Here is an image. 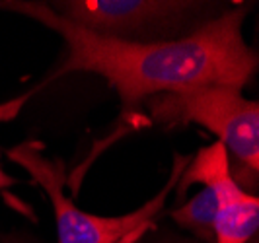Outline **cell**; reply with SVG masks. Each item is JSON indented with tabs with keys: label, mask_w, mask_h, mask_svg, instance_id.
<instances>
[{
	"label": "cell",
	"mask_w": 259,
	"mask_h": 243,
	"mask_svg": "<svg viewBox=\"0 0 259 243\" xmlns=\"http://www.w3.org/2000/svg\"><path fill=\"white\" fill-rule=\"evenodd\" d=\"M0 10L22 14L59 33L66 57L22 98L0 105V121L18 115L41 88L68 74L88 72L102 76L117 91L125 113H137L143 102L164 93L232 86L242 88L259 68V55L244 39L247 6H234L210 18L193 33L171 41H121L92 33L55 12L49 2H0Z\"/></svg>",
	"instance_id": "6da1fadb"
},
{
	"label": "cell",
	"mask_w": 259,
	"mask_h": 243,
	"mask_svg": "<svg viewBox=\"0 0 259 243\" xmlns=\"http://www.w3.org/2000/svg\"><path fill=\"white\" fill-rule=\"evenodd\" d=\"M43 144L35 140L22 142L8 150V158L26 169L31 179L49 197L57 226V243H135L154 226V220L164 210L169 192L178 187L183 169L191 156H174L168 183L144 203L141 208L121 216H98L78 208L65 192L66 173L61 160L43 154Z\"/></svg>",
	"instance_id": "7a4b0ae2"
},
{
	"label": "cell",
	"mask_w": 259,
	"mask_h": 243,
	"mask_svg": "<svg viewBox=\"0 0 259 243\" xmlns=\"http://www.w3.org/2000/svg\"><path fill=\"white\" fill-rule=\"evenodd\" d=\"M148 111L154 121L168 127L207 128L226 152L259 175V102L247 100L242 88L207 86L164 93L148 100Z\"/></svg>",
	"instance_id": "3957f363"
},
{
	"label": "cell",
	"mask_w": 259,
	"mask_h": 243,
	"mask_svg": "<svg viewBox=\"0 0 259 243\" xmlns=\"http://www.w3.org/2000/svg\"><path fill=\"white\" fill-rule=\"evenodd\" d=\"M208 6L187 0H61L51 4L59 16L92 33L137 43L189 35L185 27L199 29L195 20Z\"/></svg>",
	"instance_id": "277c9868"
},
{
	"label": "cell",
	"mask_w": 259,
	"mask_h": 243,
	"mask_svg": "<svg viewBox=\"0 0 259 243\" xmlns=\"http://www.w3.org/2000/svg\"><path fill=\"white\" fill-rule=\"evenodd\" d=\"M193 185L210 187L217 195V222L212 243H247L259 230V195L240 187L221 142L199 150L178 181L180 195Z\"/></svg>",
	"instance_id": "5b68a950"
},
{
	"label": "cell",
	"mask_w": 259,
	"mask_h": 243,
	"mask_svg": "<svg viewBox=\"0 0 259 243\" xmlns=\"http://www.w3.org/2000/svg\"><path fill=\"white\" fill-rule=\"evenodd\" d=\"M169 218L183 230L203 243L214 241V222H217V195L210 187L201 185V191L169 212Z\"/></svg>",
	"instance_id": "8992f818"
},
{
	"label": "cell",
	"mask_w": 259,
	"mask_h": 243,
	"mask_svg": "<svg viewBox=\"0 0 259 243\" xmlns=\"http://www.w3.org/2000/svg\"><path fill=\"white\" fill-rule=\"evenodd\" d=\"M14 183H16V181L10 179V177H8V173L0 167V192L4 191V189H8V187H12Z\"/></svg>",
	"instance_id": "52a82bcc"
},
{
	"label": "cell",
	"mask_w": 259,
	"mask_h": 243,
	"mask_svg": "<svg viewBox=\"0 0 259 243\" xmlns=\"http://www.w3.org/2000/svg\"><path fill=\"white\" fill-rule=\"evenodd\" d=\"M247 243H259V230H257V233H255V235H253V237H251Z\"/></svg>",
	"instance_id": "ba28073f"
}]
</instances>
